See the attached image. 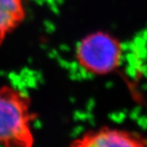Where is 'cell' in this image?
Segmentation results:
<instances>
[{
    "label": "cell",
    "instance_id": "obj_3",
    "mask_svg": "<svg viewBox=\"0 0 147 147\" xmlns=\"http://www.w3.org/2000/svg\"><path fill=\"white\" fill-rule=\"evenodd\" d=\"M68 147H140L133 138L113 129H100L87 133L74 140Z\"/></svg>",
    "mask_w": 147,
    "mask_h": 147
},
{
    "label": "cell",
    "instance_id": "obj_1",
    "mask_svg": "<svg viewBox=\"0 0 147 147\" xmlns=\"http://www.w3.org/2000/svg\"><path fill=\"white\" fill-rule=\"evenodd\" d=\"M31 100L26 93L11 85H0V146L32 147Z\"/></svg>",
    "mask_w": 147,
    "mask_h": 147
},
{
    "label": "cell",
    "instance_id": "obj_4",
    "mask_svg": "<svg viewBox=\"0 0 147 147\" xmlns=\"http://www.w3.org/2000/svg\"><path fill=\"white\" fill-rule=\"evenodd\" d=\"M27 16L25 0H0V48Z\"/></svg>",
    "mask_w": 147,
    "mask_h": 147
},
{
    "label": "cell",
    "instance_id": "obj_2",
    "mask_svg": "<svg viewBox=\"0 0 147 147\" xmlns=\"http://www.w3.org/2000/svg\"><path fill=\"white\" fill-rule=\"evenodd\" d=\"M122 49L113 36L104 31L89 33L76 44L75 59L89 75L105 76L113 72L121 61Z\"/></svg>",
    "mask_w": 147,
    "mask_h": 147
},
{
    "label": "cell",
    "instance_id": "obj_6",
    "mask_svg": "<svg viewBox=\"0 0 147 147\" xmlns=\"http://www.w3.org/2000/svg\"><path fill=\"white\" fill-rule=\"evenodd\" d=\"M146 145H147V140H146Z\"/></svg>",
    "mask_w": 147,
    "mask_h": 147
},
{
    "label": "cell",
    "instance_id": "obj_5",
    "mask_svg": "<svg viewBox=\"0 0 147 147\" xmlns=\"http://www.w3.org/2000/svg\"><path fill=\"white\" fill-rule=\"evenodd\" d=\"M136 121H138V124L141 129L147 130V117H144V116L138 117Z\"/></svg>",
    "mask_w": 147,
    "mask_h": 147
}]
</instances>
